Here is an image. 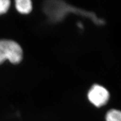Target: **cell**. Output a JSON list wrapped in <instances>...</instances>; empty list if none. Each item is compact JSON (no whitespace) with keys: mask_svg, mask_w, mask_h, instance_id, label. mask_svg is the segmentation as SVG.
I'll return each instance as SVG.
<instances>
[{"mask_svg":"<svg viewBox=\"0 0 121 121\" xmlns=\"http://www.w3.org/2000/svg\"><path fill=\"white\" fill-rule=\"evenodd\" d=\"M10 5V2L8 0H0V15L7 12Z\"/></svg>","mask_w":121,"mask_h":121,"instance_id":"obj_5","label":"cell"},{"mask_svg":"<svg viewBox=\"0 0 121 121\" xmlns=\"http://www.w3.org/2000/svg\"><path fill=\"white\" fill-rule=\"evenodd\" d=\"M89 101L97 108H100L107 104L110 98L108 90L99 84L92 86L88 92Z\"/></svg>","mask_w":121,"mask_h":121,"instance_id":"obj_2","label":"cell"},{"mask_svg":"<svg viewBox=\"0 0 121 121\" xmlns=\"http://www.w3.org/2000/svg\"><path fill=\"white\" fill-rule=\"evenodd\" d=\"M106 121H121V111L112 108L105 115Z\"/></svg>","mask_w":121,"mask_h":121,"instance_id":"obj_4","label":"cell"},{"mask_svg":"<svg viewBox=\"0 0 121 121\" xmlns=\"http://www.w3.org/2000/svg\"><path fill=\"white\" fill-rule=\"evenodd\" d=\"M16 7L20 13L28 14L32 10V3L29 0H17L16 1Z\"/></svg>","mask_w":121,"mask_h":121,"instance_id":"obj_3","label":"cell"},{"mask_svg":"<svg viewBox=\"0 0 121 121\" xmlns=\"http://www.w3.org/2000/svg\"><path fill=\"white\" fill-rule=\"evenodd\" d=\"M22 58L21 48L12 40H0V64L8 60L13 64L19 63Z\"/></svg>","mask_w":121,"mask_h":121,"instance_id":"obj_1","label":"cell"}]
</instances>
